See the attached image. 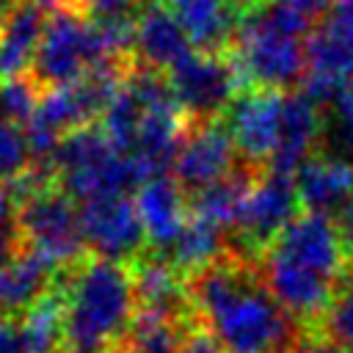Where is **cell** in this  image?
<instances>
[{
  "mask_svg": "<svg viewBox=\"0 0 353 353\" xmlns=\"http://www.w3.org/2000/svg\"><path fill=\"white\" fill-rule=\"evenodd\" d=\"M55 273L58 268L47 256L22 245L8 262L0 265V317L25 314L55 287Z\"/></svg>",
  "mask_w": 353,
  "mask_h": 353,
  "instance_id": "e0dca14e",
  "label": "cell"
},
{
  "mask_svg": "<svg viewBox=\"0 0 353 353\" xmlns=\"http://www.w3.org/2000/svg\"><path fill=\"white\" fill-rule=\"evenodd\" d=\"M3 19H6V14H3V11H0V25H3Z\"/></svg>",
  "mask_w": 353,
  "mask_h": 353,
  "instance_id": "ab89813d",
  "label": "cell"
},
{
  "mask_svg": "<svg viewBox=\"0 0 353 353\" xmlns=\"http://www.w3.org/2000/svg\"><path fill=\"white\" fill-rule=\"evenodd\" d=\"M237 55L234 66L240 80H248L254 88L281 91L306 74V47L303 39L290 36L262 19L256 8L240 17L234 33Z\"/></svg>",
  "mask_w": 353,
  "mask_h": 353,
  "instance_id": "5b68a950",
  "label": "cell"
},
{
  "mask_svg": "<svg viewBox=\"0 0 353 353\" xmlns=\"http://www.w3.org/2000/svg\"><path fill=\"white\" fill-rule=\"evenodd\" d=\"M22 248L19 234V201L8 188H0V265Z\"/></svg>",
  "mask_w": 353,
  "mask_h": 353,
  "instance_id": "4dcf8cb0",
  "label": "cell"
},
{
  "mask_svg": "<svg viewBox=\"0 0 353 353\" xmlns=\"http://www.w3.org/2000/svg\"><path fill=\"white\" fill-rule=\"evenodd\" d=\"M28 3H33V6H36V8H41V11H44V8L61 11V8H66L72 0H28Z\"/></svg>",
  "mask_w": 353,
  "mask_h": 353,
  "instance_id": "74e56055",
  "label": "cell"
},
{
  "mask_svg": "<svg viewBox=\"0 0 353 353\" xmlns=\"http://www.w3.org/2000/svg\"><path fill=\"white\" fill-rule=\"evenodd\" d=\"M339 232H342L345 243H350V245H353V204L339 215Z\"/></svg>",
  "mask_w": 353,
  "mask_h": 353,
  "instance_id": "8d00e7d4",
  "label": "cell"
},
{
  "mask_svg": "<svg viewBox=\"0 0 353 353\" xmlns=\"http://www.w3.org/2000/svg\"><path fill=\"white\" fill-rule=\"evenodd\" d=\"M22 245L47 256L55 268L80 259L85 240L80 226V207L58 188H44L19 201Z\"/></svg>",
  "mask_w": 353,
  "mask_h": 353,
  "instance_id": "52a82bcc",
  "label": "cell"
},
{
  "mask_svg": "<svg viewBox=\"0 0 353 353\" xmlns=\"http://www.w3.org/2000/svg\"><path fill=\"white\" fill-rule=\"evenodd\" d=\"M141 119H143V105L141 99L132 94V88L124 85L119 88V94L110 99V105L105 108L102 113V130L105 135L124 152H132L135 146V138H138V127H141Z\"/></svg>",
  "mask_w": 353,
  "mask_h": 353,
  "instance_id": "484cf974",
  "label": "cell"
},
{
  "mask_svg": "<svg viewBox=\"0 0 353 353\" xmlns=\"http://www.w3.org/2000/svg\"><path fill=\"white\" fill-rule=\"evenodd\" d=\"M132 268L108 259L77 265L63 290V347L66 353H110L127 339L135 320Z\"/></svg>",
  "mask_w": 353,
  "mask_h": 353,
  "instance_id": "7a4b0ae2",
  "label": "cell"
},
{
  "mask_svg": "<svg viewBox=\"0 0 353 353\" xmlns=\"http://www.w3.org/2000/svg\"><path fill=\"white\" fill-rule=\"evenodd\" d=\"M188 298L223 353H292L290 314L243 265L218 262L196 273Z\"/></svg>",
  "mask_w": 353,
  "mask_h": 353,
  "instance_id": "6da1fadb",
  "label": "cell"
},
{
  "mask_svg": "<svg viewBox=\"0 0 353 353\" xmlns=\"http://www.w3.org/2000/svg\"><path fill=\"white\" fill-rule=\"evenodd\" d=\"M44 25L41 8L28 0L6 14L0 25V80H17L33 66Z\"/></svg>",
  "mask_w": 353,
  "mask_h": 353,
  "instance_id": "d6986e66",
  "label": "cell"
},
{
  "mask_svg": "<svg viewBox=\"0 0 353 353\" xmlns=\"http://www.w3.org/2000/svg\"><path fill=\"white\" fill-rule=\"evenodd\" d=\"M323 138L334 149L331 157L353 165V85L342 88L331 102V121H323Z\"/></svg>",
  "mask_w": 353,
  "mask_h": 353,
  "instance_id": "83f0119b",
  "label": "cell"
},
{
  "mask_svg": "<svg viewBox=\"0 0 353 353\" xmlns=\"http://www.w3.org/2000/svg\"><path fill=\"white\" fill-rule=\"evenodd\" d=\"M99 63H110V61L102 52L94 22L80 8H61L44 25L30 66L33 72L30 80L50 91L83 80Z\"/></svg>",
  "mask_w": 353,
  "mask_h": 353,
  "instance_id": "277c9868",
  "label": "cell"
},
{
  "mask_svg": "<svg viewBox=\"0 0 353 353\" xmlns=\"http://www.w3.org/2000/svg\"><path fill=\"white\" fill-rule=\"evenodd\" d=\"M138 0H85V17L91 22H108V19H135Z\"/></svg>",
  "mask_w": 353,
  "mask_h": 353,
  "instance_id": "1f68e13d",
  "label": "cell"
},
{
  "mask_svg": "<svg viewBox=\"0 0 353 353\" xmlns=\"http://www.w3.org/2000/svg\"><path fill=\"white\" fill-rule=\"evenodd\" d=\"M298 188L295 179L281 174H268L259 182H254L237 229L251 245H270L284 226L298 215Z\"/></svg>",
  "mask_w": 353,
  "mask_h": 353,
  "instance_id": "4fadbf2b",
  "label": "cell"
},
{
  "mask_svg": "<svg viewBox=\"0 0 353 353\" xmlns=\"http://www.w3.org/2000/svg\"><path fill=\"white\" fill-rule=\"evenodd\" d=\"M0 353H28L19 320L14 317H0Z\"/></svg>",
  "mask_w": 353,
  "mask_h": 353,
  "instance_id": "836d02e7",
  "label": "cell"
},
{
  "mask_svg": "<svg viewBox=\"0 0 353 353\" xmlns=\"http://www.w3.org/2000/svg\"><path fill=\"white\" fill-rule=\"evenodd\" d=\"M80 226L85 248H91L97 259L108 262L124 265L127 259H135L146 240L135 201L127 196L80 204Z\"/></svg>",
  "mask_w": 353,
  "mask_h": 353,
  "instance_id": "9c48e42d",
  "label": "cell"
},
{
  "mask_svg": "<svg viewBox=\"0 0 353 353\" xmlns=\"http://www.w3.org/2000/svg\"><path fill=\"white\" fill-rule=\"evenodd\" d=\"M353 77V0H334L320 28L306 39L303 94L331 105Z\"/></svg>",
  "mask_w": 353,
  "mask_h": 353,
  "instance_id": "8992f818",
  "label": "cell"
},
{
  "mask_svg": "<svg viewBox=\"0 0 353 353\" xmlns=\"http://www.w3.org/2000/svg\"><path fill=\"white\" fill-rule=\"evenodd\" d=\"M323 138V116L317 110V102H312L303 91L287 94L281 105V132L279 146L270 157V171L295 179V174L312 160L314 143Z\"/></svg>",
  "mask_w": 353,
  "mask_h": 353,
  "instance_id": "5bb4252c",
  "label": "cell"
},
{
  "mask_svg": "<svg viewBox=\"0 0 353 353\" xmlns=\"http://www.w3.org/2000/svg\"><path fill=\"white\" fill-rule=\"evenodd\" d=\"M298 353H350V350H345V347H339V345H334V342H314V345H303Z\"/></svg>",
  "mask_w": 353,
  "mask_h": 353,
  "instance_id": "d590c367",
  "label": "cell"
},
{
  "mask_svg": "<svg viewBox=\"0 0 353 353\" xmlns=\"http://www.w3.org/2000/svg\"><path fill=\"white\" fill-rule=\"evenodd\" d=\"M171 11L185 28L193 47L215 52L234 39L240 14L234 0H171Z\"/></svg>",
  "mask_w": 353,
  "mask_h": 353,
  "instance_id": "ffe728a7",
  "label": "cell"
},
{
  "mask_svg": "<svg viewBox=\"0 0 353 353\" xmlns=\"http://www.w3.org/2000/svg\"><path fill=\"white\" fill-rule=\"evenodd\" d=\"M251 188H254V182L245 171H232L226 179L193 193L190 210H193V215H199L226 232L240 223V215H243Z\"/></svg>",
  "mask_w": 353,
  "mask_h": 353,
  "instance_id": "7402d4cb",
  "label": "cell"
},
{
  "mask_svg": "<svg viewBox=\"0 0 353 353\" xmlns=\"http://www.w3.org/2000/svg\"><path fill=\"white\" fill-rule=\"evenodd\" d=\"M323 328L328 342L353 350V284L345 287L339 295H334L331 306L323 314Z\"/></svg>",
  "mask_w": 353,
  "mask_h": 353,
  "instance_id": "f546056e",
  "label": "cell"
},
{
  "mask_svg": "<svg viewBox=\"0 0 353 353\" xmlns=\"http://www.w3.org/2000/svg\"><path fill=\"white\" fill-rule=\"evenodd\" d=\"M295 188L301 204L309 207V212L320 215H342L353 204V165L345 160H336L331 154L312 157L298 174Z\"/></svg>",
  "mask_w": 353,
  "mask_h": 353,
  "instance_id": "ac0fdd59",
  "label": "cell"
},
{
  "mask_svg": "<svg viewBox=\"0 0 353 353\" xmlns=\"http://www.w3.org/2000/svg\"><path fill=\"white\" fill-rule=\"evenodd\" d=\"M221 251H223V229L199 215H190L182 234L171 245L168 259L176 270H188L196 276V273L218 265Z\"/></svg>",
  "mask_w": 353,
  "mask_h": 353,
  "instance_id": "603a6c76",
  "label": "cell"
},
{
  "mask_svg": "<svg viewBox=\"0 0 353 353\" xmlns=\"http://www.w3.org/2000/svg\"><path fill=\"white\" fill-rule=\"evenodd\" d=\"M268 248L331 281L339 279L347 256L345 251L347 243L339 232V223H334L328 215H320V212L295 215Z\"/></svg>",
  "mask_w": 353,
  "mask_h": 353,
  "instance_id": "30bf717a",
  "label": "cell"
},
{
  "mask_svg": "<svg viewBox=\"0 0 353 353\" xmlns=\"http://www.w3.org/2000/svg\"><path fill=\"white\" fill-rule=\"evenodd\" d=\"M281 105L284 94L268 88H251L232 102L226 130L243 160L270 163L281 132Z\"/></svg>",
  "mask_w": 353,
  "mask_h": 353,
  "instance_id": "8fae6325",
  "label": "cell"
},
{
  "mask_svg": "<svg viewBox=\"0 0 353 353\" xmlns=\"http://www.w3.org/2000/svg\"><path fill=\"white\" fill-rule=\"evenodd\" d=\"M234 152L237 149L226 124H204L185 135L182 149L174 160V179L182 190L199 193L232 174Z\"/></svg>",
  "mask_w": 353,
  "mask_h": 353,
  "instance_id": "7c38bea8",
  "label": "cell"
},
{
  "mask_svg": "<svg viewBox=\"0 0 353 353\" xmlns=\"http://www.w3.org/2000/svg\"><path fill=\"white\" fill-rule=\"evenodd\" d=\"M135 210L143 223L146 240L157 251H171L176 237L182 234L188 215H185V190L174 176H152L135 193Z\"/></svg>",
  "mask_w": 353,
  "mask_h": 353,
  "instance_id": "2e32d148",
  "label": "cell"
},
{
  "mask_svg": "<svg viewBox=\"0 0 353 353\" xmlns=\"http://www.w3.org/2000/svg\"><path fill=\"white\" fill-rule=\"evenodd\" d=\"M30 168V149L28 138L19 127L0 121V185H14Z\"/></svg>",
  "mask_w": 353,
  "mask_h": 353,
  "instance_id": "f1b7e54d",
  "label": "cell"
},
{
  "mask_svg": "<svg viewBox=\"0 0 353 353\" xmlns=\"http://www.w3.org/2000/svg\"><path fill=\"white\" fill-rule=\"evenodd\" d=\"M135 52L146 69L174 72L193 55V44L165 6H146L135 17Z\"/></svg>",
  "mask_w": 353,
  "mask_h": 353,
  "instance_id": "9a60e30c",
  "label": "cell"
},
{
  "mask_svg": "<svg viewBox=\"0 0 353 353\" xmlns=\"http://www.w3.org/2000/svg\"><path fill=\"white\" fill-rule=\"evenodd\" d=\"M132 284H135V298L143 312H160V314L176 317L182 301L188 298V290L179 281V270L171 265V259H163V256L135 259Z\"/></svg>",
  "mask_w": 353,
  "mask_h": 353,
  "instance_id": "44dd1931",
  "label": "cell"
},
{
  "mask_svg": "<svg viewBox=\"0 0 353 353\" xmlns=\"http://www.w3.org/2000/svg\"><path fill=\"white\" fill-rule=\"evenodd\" d=\"M256 3H262V0H256Z\"/></svg>",
  "mask_w": 353,
  "mask_h": 353,
  "instance_id": "60d3db41",
  "label": "cell"
},
{
  "mask_svg": "<svg viewBox=\"0 0 353 353\" xmlns=\"http://www.w3.org/2000/svg\"><path fill=\"white\" fill-rule=\"evenodd\" d=\"M174 99L188 116L210 119L221 110H229L237 99L240 72L232 61H223L215 52L190 55L182 66H176L168 77Z\"/></svg>",
  "mask_w": 353,
  "mask_h": 353,
  "instance_id": "ba28073f",
  "label": "cell"
},
{
  "mask_svg": "<svg viewBox=\"0 0 353 353\" xmlns=\"http://www.w3.org/2000/svg\"><path fill=\"white\" fill-rule=\"evenodd\" d=\"M19 328L28 353H55V345L63 342V292L50 290L41 295L19 317Z\"/></svg>",
  "mask_w": 353,
  "mask_h": 353,
  "instance_id": "cb8c5ba5",
  "label": "cell"
},
{
  "mask_svg": "<svg viewBox=\"0 0 353 353\" xmlns=\"http://www.w3.org/2000/svg\"><path fill=\"white\" fill-rule=\"evenodd\" d=\"M39 85L28 77L17 80H0V121H8L14 127H28L39 110Z\"/></svg>",
  "mask_w": 353,
  "mask_h": 353,
  "instance_id": "4316f807",
  "label": "cell"
},
{
  "mask_svg": "<svg viewBox=\"0 0 353 353\" xmlns=\"http://www.w3.org/2000/svg\"><path fill=\"white\" fill-rule=\"evenodd\" d=\"M52 171L58 174L63 193L80 204L127 196L132 188L146 182L138 160L119 149L105 135V130L97 127H80L69 132L55 152Z\"/></svg>",
  "mask_w": 353,
  "mask_h": 353,
  "instance_id": "3957f363",
  "label": "cell"
},
{
  "mask_svg": "<svg viewBox=\"0 0 353 353\" xmlns=\"http://www.w3.org/2000/svg\"><path fill=\"white\" fill-rule=\"evenodd\" d=\"M152 3H154V6H163V3H165V0H152Z\"/></svg>",
  "mask_w": 353,
  "mask_h": 353,
  "instance_id": "f35d334b",
  "label": "cell"
},
{
  "mask_svg": "<svg viewBox=\"0 0 353 353\" xmlns=\"http://www.w3.org/2000/svg\"><path fill=\"white\" fill-rule=\"evenodd\" d=\"M182 339L185 336L179 334L174 314L138 309L124 345L130 347V353H176Z\"/></svg>",
  "mask_w": 353,
  "mask_h": 353,
  "instance_id": "d4e9b609",
  "label": "cell"
},
{
  "mask_svg": "<svg viewBox=\"0 0 353 353\" xmlns=\"http://www.w3.org/2000/svg\"><path fill=\"white\" fill-rule=\"evenodd\" d=\"M176 353H223V347L207 328H193L190 334H185Z\"/></svg>",
  "mask_w": 353,
  "mask_h": 353,
  "instance_id": "d6a6232c",
  "label": "cell"
},
{
  "mask_svg": "<svg viewBox=\"0 0 353 353\" xmlns=\"http://www.w3.org/2000/svg\"><path fill=\"white\" fill-rule=\"evenodd\" d=\"M295 6H301L312 19L317 17V14H328V8L334 6V0H292Z\"/></svg>",
  "mask_w": 353,
  "mask_h": 353,
  "instance_id": "e575fe53",
  "label": "cell"
}]
</instances>
